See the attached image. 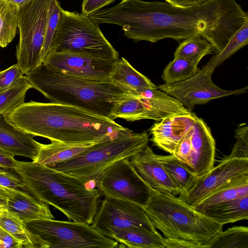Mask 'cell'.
<instances>
[{
  "instance_id": "1",
  "label": "cell",
  "mask_w": 248,
  "mask_h": 248,
  "mask_svg": "<svg viewBox=\"0 0 248 248\" xmlns=\"http://www.w3.org/2000/svg\"><path fill=\"white\" fill-rule=\"evenodd\" d=\"M88 16L98 24L121 26L124 35L135 42L156 43L166 38L180 41L201 34L212 44L215 54L248 20V13L235 0H206L186 8L166 1L122 0Z\"/></svg>"
},
{
  "instance_id": "2",
  "label": "cell",
  "mask_w": 248,
  "mask_h": 248,
  "mask_svg": "<svg viewBox=\"0 0 248 248\" xmlns=\"http://www.w3.org/2000/svg\"><path fill=\"white\" fill-rule=\"evenodd\" d=\"M4 116L16 128L33 137L67 143L98 142L133 132L114 120L51 102H24Z\"/></svg>"
},
{
  "instance_id": "3",
  "label": "cell",
  "mask_w": 248,
  "mask_h": 248,
  "mask_svg": "<svg viewBox=\"0 0 248 248\" xmlns=\"http://www.w3.org/2000/svg\"><path fill=\"white\" fill-rule=\"evenodd\" d=\"M14 170L26 190L37 200L50 204L69 219L91 225L101 194L80 179L34 161L15 160Z\"/></svg>"
},
{
  "instance_id": "4",
  "label": "cell",
  "mask_w": 248,
  "mask_h": 248,
  "mask_svg": "<svg viewBox=\"0 0 248 248\" xmlns=\"http://www.w3.org/2000/svg\"><path fill=\"white\" fill-rule=\"evenodd\" d=\"M26 78L51 102L72 106L114 120L117 104L132 93L111 80L95 81L54 71L43 63Z\"/></svg>"
},
{
  "instance_id": "5",
  "label": "cell",
  "mask_w": 248,
  "mask_h": 248,
  "mask_svg": "<svg viewBox=\"0 0 248 248\" xmlns=\"http://www.w3.org/2000/svg\"><path fill=\"white\" fill-rule=\"evenodd\" d=\"M143 209L156 229L167 239L206 244L223 230V226L194 209L175 196L150 187V198Z\"/></svg>"
},
{
  "instance_id": "6",
  "label": "cell",
  "mask_w": 248,
  "mask_h": 248,
  "mask_svg": "<svg viewBox=\"0 0 248 248\" xmlns=\"http://www.w3.org/2000/svg\"><path fill=\"white\" fill-rule=\"evenodd\" d=\"M149 135L141 133L118 136L97 142L68 160L46 165L78 177L87 184L94 182L108 167L124 158H130L147 145Z\"/></svg>"
},
{
  "instance_id": "7",
  "label": "cell",
  "mask_w": 248,
  "mask_h": 248,
  "mask_svg": "<svg viewBox=\"0 0 248 248\" xmlns=\"http://www.w3.org/2000/svg\"><path fill=\"white\" fill-rule=\"evenodd\" d=\"M49 52L106 59L119 58L118 52L104 36L99 24L82 13L69 12L62 8Z\"/></svg>"
},
{
  "instance_id": "8",
  "label": "cell",
  "mask_w": 248,
  "mask_h": 248,
  "mask_svg": "<svg viewBox=\"0 0 248 248\" xmlns=\"http://www.w3.org/2000/svg\"><path fill=\"white\" fill-rule=\"evenodd\" d=\"M51 0H31L19 8L17 64L28 75L43 63L42 51Z\"/></svg>"
},
{
  "instance_id": "9",
  "label": "cell",
  "mask_w": 248,
  "mask_h": 248,
  "mask_svg": "<svg viewBox=\"0 0 248 248\" xmlns=\"http://www.w3.org/2000/svg\"><path fill=\"white\" fill-rule=\"evenodd\" d=\"M49 248H116L118 243L106 237L91 225L76 221L41 219L25 222Z\"/></svg>"
},
{
  "instance_id": "10",
  "label": "cell",
  "mask_w": 248,
  "mask_h": 248,
  "mask_svg": "<svg viewBox=\"0 0 248 248\" xmlns=\"http://www.w3.org/2000/svg\"><path fill=\"white\" fill-rule=\"evenodd\" d=\"M105 197L131 202L142 208L149 202L150 187L137 173L129 158L120 159L106 168L94 181Z\"/></svg>"
},
{
  "instance_id": "11",
  "label": "cell",
  "mask_w": 248,
  "mask_h": 248,
  "mask_svg": "<svg viewBox=\"0 0 248 248\" xmlns=\"http://www.w3.org/2000/svg\"><path fill=\"white\" fill-rule=\"evenodd\" d=\"M216 142L210 128L197 117L176 145L172 155L198 178L209 171L215 163Z\"/></svg>"
},
{
  "instance_id": "12",
  "label": "cell",
  "mask_w": 248,
  "mask_h": 248,
  "mask_svg": "<svg viewBox=\"0 0 248 248\" xmlns=\"http://www.w3.org/2000/svg\"><path fill=\"white\" fill-rule=\"evenodd\" d=\"M213 73L203 66L193 76L186 80L169 84L164 83L158 85L157 88L180 101L190 112L195 105L206 104L212 100L227 96L243 94L248 91L247 86L233 90L221 89L212 81Z\"/></svg>"
},
{
  "instance_id": "13",
  "label": "cell",
  "mask_w": 248,
  "mask_h": 248,
  "mask_svg": "<svg viewBox=\"0 0 248 248\" xmlns=\"http://www.w3.org/2000/svg\"><path fill=\"white\" fill-rule=\"evenodd\" d=\"M99 205L91 225L106 237L111 238L120 230L130 226L156 230L143 208L134 203L105 197Z\"/></svg>"
},
{
  "instance_id": "14",
  "label": "cell",
  "mask_w": 248,
  "mask_h": 248,
  "mask_svg": "<svg viewBox=\"0 0 248 248\" xmlns=\"http://www.w3.org/2000/svg\"><path fill=\"white\" fill-rule=\"evenodd\" d=\"M120 58L106 59L70 53L49 52L43 63L48 68L69 76L108 81Z\"/></svg>"
},
{
  "instance_id": "15",
  "label": "cell",
  "mask_w": 248,
  "mask_h": 248,
  "mask_svg": "<svg viewBox=\"0 0 248 248\" xmlns=\"http://www.w3.org/2000/svg\"><path fill=\"white\" fill-rule=\"evenodd\" d=\"M248 174V158H228L219 161L216 167L201 177L193 186L178 198L192 207L208 195L235 179Z\"/></svg>"
},
{
  "instance_id": "16",
  "label": "cell",
  "mask_w": 248,
  "mask_h": 248,
  "mask_svg": "<svg viewBox=\"0 0 248 248\" xmlns=\"http://www.w3.org/2000/svg\"><path fill=\"white\" fill-rule=\"evenodd\" d=\"M135 170L151 188L161 193L177 196L181 191L172 181L162 163L147 145L129 158Z\"/></svg>"
},
{
  "instance_id": "17",
  "label": "cell",
  "mask_w": 248,
  "mask_h": 248,
  "mask_svg": "<svg viewBox=\"0 0 248 248\" xmlns=\"http://www.w3.org/2000/svg\"><path fill=\"white\" fill-rule=\"evenodd\" d=\"M198 116L194 113L176 115L155 123L149 129L154 146L172 154L177 143L193 125Z\"/></svg>"
},
{
  "instance_id": "18",
  "label": "cell",
  "mask_w": 248,
  "mask_h": 248,
  "mask_svg": "<svg viewBox=\"0 0 248 248\" xmlns=\"http://www.w3.org/2000/svg\"><path fill=\"white\" fill-rule=\"evenodd\" d=\"M33 137L16 128L4 116L0 117V148L13 157L22 156L34 161L41 143Z\"/></svg>"
},
{
  "instance_id": "19",
  "label": "cell",
  "mask_w": 248,
  "mask_h": 248,
  "mask_svg": "<svg viewBox=\"0 0 248 248\" xmlns=\"http://www.w3.org/2000/svg\"><path fill=\"white\" fill-rule=\"evenodd\" d=\"M133 94L144 105L146 119L160 121L171 116L191 112L180 101L158 89H146Z\"/></svg>"
},
{
  "instance_id": "20",
  "label": "cell",
  "mask_w": 248,
  "mask_h": 248,
  "mask_svg": "<svg viewBox=\"0 0 248 248\" xmlns=\"http://www.w3.org/2000/svg\"><path fill=\"white\" fill-rule=\"evenodd\" d=\"M9 192L6 209L23 222L54 218L47 204L37 200L26 190L9 188Z\"/></svg>"
},
{
  "instance_id": "21",
  "label": "cell",
  "mask_w": 248,
  "mask_h": 248,
  "mask_svg": "<svg viewBox=\"0 0 248 248\" xmlns=\"http://www.w3.org/2000/svg\"><path fill=\"white\" fill-rule=\"evenodd\" d=\"M111 239L117 241L119 247L129 248H166L164 237L157 231L137 226L122 229Z\"/></svg>"
},
{
  "instance_id": "22",
  "label": "cell",
  "mask_w": 248,
  "mask_h": 248,
  "mask_svg": "<svg viewBox=\"0 0 248 248\" xmlns=\"http://www.w3.org/2000/svg\"><path fill=\"white\" fill-rule=\"evenodd\" d=\"M245 196H248V174L221 186L202 199L193 208L202 213L226 202Z\"/></svg>"
},
{
  "instance_id": "23",
  "label": "cell",
  "mask_w": 248,
  "mask_h": 248,
  "mask_svg": "<svg viewBox=\"0 0 248 248\" xmlns=\"http://www.w3.org/2000/svg\"><path fill=\"white\" fill-rule=\"evenodd\" d=\"M96 143H67L51 141L49 144L41 143L34 162L41 165H49L65 161L84 152Z\"/></svg>"
},
{
  "instance_id": "24",
  "label": "cell",
  "mask_w": 248,
  "mask_h": 248,
  "mask_svg": "<svg viewBox=\"0 0 248 248\" xmlns=\"http://www.w3.org/2000/svg\"><path fill=\"white\" fill-rule=\"evenodd\" d=\"M110 80L135 93L146 89H157V86L136 70L124 57L120 58Z\"/></svg>"
},
{
  "instance_id": "25",
  "label": "cell",
  "mask_w": 248,
  "mask_h": 248,
  "mask_svg": "<svg viewBox=\"0 0 248 248\" xmlns=\"http://www.w3.org/2000/svg\"><path fill=\"white\" fill-rule=\"evenodd\" d=\"M0 227L16 238L23 248H49L46 241L30 232L24 222L7 209L0 215Z\"/></svg>"
},
{
  "instance_id": "26",
  "label": "cell",
  "mask_w": 248,
  "mask_h": 248,
  "mask_svg": "<svg viewBox=\"0 0 248 248\" xmlns=\"http://www.w3.org/2000/svg\"><path fill=\"white\" fill-rule=\"evenodd\" d=\"M202 214L221 225L248 219V196L226 202Z\"/></svg>"
},
{
  "instance_id": "27",
  "label": "cell",
  "mask_w": 248,
  "mask_h": 248,
  "mask_svg": "<svg viewBox=\"0 0 248 248\" xmlns=\"http://www.w3.org/2000/svg\"><path fill=\"white\" fill-rule=\"evenodd\" d=\"M158 160L163 164L169 175L183 194L194 185L198 177L185 168L172 154L158 155Z\"/></svg>"
},
{
  "instance_id": "28",
  "label": "cell",
  "mask_w": 248,
  "mask_h": 248,
  "mask_svg": "<svg viewBox=\"0 0 248 248\" xmlns=\"http://www.w3.org/2000/svg\"><path fill=\"white\" fill-rule=\"evenodd\" d=\"M213 53L212 44L198 34L182 41L175 50L174 59L183 58L198 64L203 57Z\"/></svg>"
},
{
  "instance_id": "29",
  "label": "cell",
  "mask_w": 248,
  "mask_h": 248,
  "mask_svg": "<svg viewBox=\"0 0 248 248\" xmlns=\"http://www.w3.org/2000/svg\"><path fill=\"white\" fill-rule=\"evenodd\" d=\"M206 248H248V228L235 226L222 230L206 243Z\"/></svg>"
},
{
  "instance_id": "30",
  "label": "cell",
  "mask_w": 248,
  "mask_h": 248,
  "mask_svg": "<svg viewBox=\"0 0 248 248\" xmlns=\"http://www.w3.org/2000/svg\"><path fill=\"white\" fill-rule=\"evenodd\" d=\"M19 8L5 0H0V47L7 46L15 38Z\"/></svg>"
},
{
  "instance_id": "31",
  "label": "cell",
  "mask_w": 248,
  "mask_h": 248,
  "mask_svg": "<svg viewBox=\"0 0 248 248\" xmlns=\"http://www.w3.org/2000/svg\"><path fill=\"white\" fill-rule=\"evenodd\" d=\"M32 88L25 76L21 77L12 87L0 93V117L24 103L28 91Z\"/></svg>"
},
{
  "instance_id": "32",
  "label": "cell",
  "mask_w": 248,
  "mask_h": 248,
  "mask_svg": "<svg viewBox=\"0 0 248 248\" xmlns=\"http://www.w3.org/2000/svg\"><path fill=\"white\" fill-rule=\"evenodd\" d=\"M248 43V20L237 31L223 49L215 54L204 66L212 72Z\"/></svg>"
},
{
  "instance_id": "33",
  "label": "cell",
  "mask_w": 248,
  "mask_h": 248,
  "mask_svg": "<svg viewBox=\"0 0 248 248\" xmlns=\"http://www.w3.org/2000/svg\"><path fill=\"white\" fill-rule=\"evenodd\" d=\"M198 64L183 58L173 59L164 68L161 78L166 83L186 80L199 70Z\"/></svg>"
},
{
  "instance_id": "34",
  "label": "cell",
  "mask_w": 248,
  "mask_h": 248,
  "mask_svg": "<svg viewBox=\"0 0 248 248\" xmlns=\"http://www.w3.org/2000/svg\"><path fill=\"white\" fill-rule=\"evenodd\" d=\"M116 118L128 122L146 119L145 107L140 99L132 93L117 104L113 113L114 120Z\"/></svg>"
},
{
  "instance_id": "35",
  "label": "cell",
  "mask_w": 248,
  "mask_h": 248,
  "mask_svg": "<svg viewBox=\"0 0 248 248\" xmlns=\"http://www.w3.org/2000/svg\"><path fill=\"white\" fill-rule=\"evenodd\" d=\"M61 8L57 0H51L45 33L42 51L43 62L50 51L58 24Z\"/></svg>"
},
{
  "instance_id": "36",
  "label": "cell",
  "mask_w": 248,
  "mask_h": 248,
  "mask_svg": "<svg viewBox=\"0 0 248 248\" xmlns=\"http://www.w3.org/2000/svg\"><path fill=\"white\" fill-rule=\"evenodd\" d=\"M236 141L228 158H248V127L246 124H240L235 130Z\"/></svg>"
},
{
  "instance_id": "37",
  "label": "cell",
  "mask_w": 248,
  "mask_h": 248,
  "mask_svg": "<svg viewBox=\"0 0 248 248\" xmlns=\"http://www.w3.org/2000/svg\"><path fill=\"white\" fill-rule=\"evenodd\" d=\"M23 76L17 63L0 71V93L12 87Z\"/></svg>"
},
{
  "instance_id": "38",
  "label": "cell",
  "mask_w": 248,
  "mask_h": 248,
  "mask_svg": "<svg viewBox=\"0 0 248 248\" xmlns=\"http://www.w3.org/2000/svg\"><path fill=\"white\" fill-rule=\"evenodd\" d=\"M0 185L10 188L25 189V185L19 176L12 171L0 172Z\"/></svg>"
},
{
  "instance_id": "39",
  "label": "cell",
  "mask_w": 248,
  "mask_h": 248,
  "mask_svg": "<svg viewBox=\"0 0 248 248\" xmlns=\"http://www.w3.org/2000/svg\"><path fill=\"white\" fill-rule=\"evenodd\" d=\"M116 0H83L81 4L82 13L88 15L102 9Z\"/></svg>"
},
{
  "instance_id": "40",
  "label": "cell",
  "mask_w": 248,
  "mask_h": 248,
  "mask_svg": "<svg viewBox=\"0 0 248 248\" xmlns=\"http://www.w3.org/2000/svg\"><path fill=\"white\" fill-rule=\"evenodd\" d=\"M0 241L2 243L1 248H23L21 243L16 238L0 227Z\"/></svg>"
},
{
  "instance_id": "41",
  "label": "cell",
  "mask_w": 248,
  "mask_h": 248,
  "mask_svg": "<svg viewBox=\"0 0 248 248\" xmlns=\"http://www.w3.org/2000/svg\"><path fill=\"white\" fill-rule=\"evenodd\" d=\"M166 248H202L201 246L195 243L164 237Z\"/></svg>"
},
{
  "instance_id": "42",
  "label": "cell",
  "mask_w": 248,
  "mask_h": 248,
  "mask_svg": "<svg viewBox=\"0 0 248 248\" xmlns=\"http://www.w3.org/2000/svg\"><path fill=\"white\" fill-rule=\"evenodd\" d=\"M171 5L182 8H186L199 5L206 0H165Z\"/></svg>"
},
{
  "instance_id": "43",
  "label": "cell",
  "mask_w": 248,
  "mask_h": 248,
  "mask_svg": "<svg viewBox=\"0 0 248 248\" xmlns=\"http://www.w3.org/2000/svg\"><path fill=\"white\" fill-rule=\"evenodd\" d=\"M16 159L7 152L0 148V166L13 169Z\"/></svg>"
},
{
  "instance_id": "44",
  "label": "cell",
  "mask_w": 248,
  "mask_h": 248,
  "mask_svg": "<svg viewBox=\"0 0 248 248\" xmlns=\"http://www.w3.org/2000/svg\"><path fill=\"white\" fill-rule=\"evenodd\" d=\"M10 195L9 188L0 185V205L6 208L8 199Z\"/></svg>"
},
{
  "instance_id": "45",
  "label": "cell",
  "mask_w": 248,
  "mask_h": 248,
  "mask_svg": "<svg viewBox=\"0 0 248 248\" xmlns=\"http://www.w3.org/2000/svg\"><path fill=\"white\" fill-rule=\"evenodd\" d=\"M9 3L13 4L18 8L22 7L31 0H5Z\"/></svg>"
},
{
  "instance_id": "46",
  "label": "cell",
  "mask_w": 248,
  "mask_h": 248,
  "mask_svg": "<svg viewBox=\"0 0 248 248\" xmlns=\"http://www.w3.org/2000/svg\"><path fill=\"white\" fill-rule=\"evenodd\" d=\"M14 170L12 169L4 168V167H3L0 166V172L3 173L5 172H7V171H12L13 170Z\"/></svg>"
},
{
  "instance_id": "47",
  "label": "cell",
  "mask_w": 248,
  "mask_h": 248,
  "mask_svg": "<svg viewBox=\"0 0 248 248\" xmlns=\"http://www.w3.org/2000/svg\"><path fill=\"white\" fill-rule=\"evenodd\" d=\"M6 209V207L0 205V215L3 212L4 210Z\"/></svg>"
},
{
  "instance_id": "48",
  "label": "cell",
  "mask_w": 248,
  "mask_h": 248,
  "mask_svg": "<svg viewBox=\"0 0 248 248\" xmlns=\"http://www.w3.org/2000/svg\"><path fill=\"white\" fill-rule=\"evenodd\" d=\"M2 244V243L1 241H0V248H1Z\"/></svg>"
}]
</instances>
